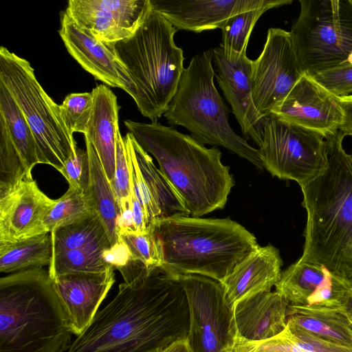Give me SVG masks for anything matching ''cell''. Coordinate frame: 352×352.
Listing matches in <instances>:
<instances>
[{
	"mask_svg": "<svg viewBox=\"0 0 352 352\" xmlns=\"http://www.w3.org/2000/svg\"><path fill=\"white\" fill-rule=\"evenodd\" d=\"M190 318L177 276L155 267L120 283L67 352H160L187 338Z\"/></svg>",
	"mask_w": 352,
	"mask_h": 352,
	"instance_id": "obj_1",
	"label": "cell"
},
{
	"mask_svg": "<svg viewBox=\"0 0 352 352\" xmlns=\"http://www.w3.org/2000/svg\"><path fill=\"white\" fill-rule=\"evenodd\" d=\"M341 131L325 138L327 163L300 186L306 210L303 252L299 259L352 278V157Z\"/></svg>",
	"mask_w": 352,
	"mask_h": 352,
	"instance_id": "obj_2",
	"label": "cell"
},
{
	"mask_svg": "<svg viewBox=\"0 0 352 352\" xmlns=\"http://www.w3.org/2000/svg\"><path fill=\"white\" fill-rule=\"evenodd\" d=\"M124 124L139 145L156 159L190 216L200 217L225 206L234 179L221 162L218 148H206L192 135L157 121L126 120Z\"/></svg>",
	"mask_w": 352,
	"mask_h": 352,
	"instance_id": "obj_3",
	"label": "cell"
},
{
	"mask_svg": "<svg viewBox=\"0 0 352 352\" xmlns=\"http://www.w3.org/2000/svg\"><path fill=\"white\" fill-rule=\"evenodd\" d=\"M72 334L48 271L1 278L0 352H65Z\"/></svg>",
	"mask_w": 352,
	"mask_h": 352,
	"instance_id": "obj_4",
	"label": "cell"
},
{
	"mask_svg": "<svg viewBox=\"0 0 352 352\" xmlns=\"http://www.w3.org/2000/svg\"><path fill=\"white\" fill-rule=\"evenodd\" d=\"M149 225L160 243V267L176 276L196 274L221 282L259 246L251 232L229 218L174 216Z\"/></svg>",
	"mask_w": 352,
	"mask_h": 352,
	"instance_id": "obj_5",
	"label": "cell"
},
{
	"mask_svg": "<svg viewBox=\"0 0 352 352\" xmlns=\"http://www.w3.org/2000/svg\"><path fill=\"white\" fill-rule=\"evenodd\" d=\"M177 30L152 8L131 36L114 43L133 83L130 96L152 122L166 111L185 69L183 50L174 41Z\"/></svg>",
	"mask_w": 352,
	"mask_h": 352,
	"instance_id": "obj_6",
	"label": "cell"
},
{
	"mask_svg": "<svg viewBox=\"0 0 352 352\" xmlns=\"http://www.w3.org/2000/svg\"><path fill=\"white\" fill-rule=\"evenodd\" d=\"M214 76L212 50L192 57L164 113L168 123L184 126L204 145L222 146L263 170L259 148L231 128L228 109L214 85Z\"/></svg>",
	"mask_w": 352,
	"mask_h": 352,
	"instance_id": "obj_7",
	"label": "cell"
},
{
	"mask_svg": "<svg viewBox=\"0 0 352 352\" xmlns=\"http://www.w3.org/2000/svg\"><path fill=\"white\" fill-rule=\"evenodd\" d=\"M0 82L20 108L34 135L41 164L60 171L77 145L60 115V105L37 80L29 61L0 47Z\"/></svg>",
	"mask_w": 352,
	"mask_h": 352,
	"instance_id": "obj_8",
	"label": "cell"
},
{
	"mask_svg": "<svg viewBox=\"0 0 352 352\" xmlns=\"http://www.w3.org/2000/svg\"><path fill=\"white\" fill-rule=\"evenodd\" d=\"M289 32L305 74L347 63L352 52V0H300Z\"/></svg>",
	"mask_w": 352,
	"mask_h": 352,
	"instance_id": "obj_9",
	"label": "cell"
},
{
	"mask_svg": "<svg viewBox=\"0 0 352 352\" xmlns=\"http://www.w3.org/2000/svg\"><path fill=\"white\" fill-rule=\"evenodd\" d=\"M315 131L280 120L265 118L259 147L264 168L280 179L299 186L317 176L327 163L326 142Z\"/></svg>",
	"mask_w": 352,
	"mask_h": 352,
	"instance_id": "obj_10",
	"label": "cell"
},
{
	"mask_svg": "<svg viewBox=\"0 0 352 352\" xmlns=\"http://www.w3.org/2000/svg\"><path fill=\"white\" fill-rule=\"evenodd\" d=\"M177 277L189 304L191 351L234 352L237 330L221 283L196 274Z\"/></svg>",
	"mask_w": 352,
	"mask_h": 352,
	"instance_id": "obj_11",
	"label": "cell"
},
{
	"mask_svg": "<svg viewBox=\"0 0 352 352\" xmlns=\"http://www.w3.org/2000/svg\"><path fill=\"white\" fill-rule=\"evenodd\" d=\"M304 74L290 32L270 28L262 52L253 60L252 93L258 113L263 118L271 115Z\"/></svg>",
	"mask_w": 352,
	"mask_h": 352,
	"instance_id": "obj_12",
	"label": "cell"
},
{
	"mask_svg": "<svg viewBox=\"0 0 352 352\" xmlns=\"http://www.w3.org/2000/svg\"><path fill=\"white\" fill-rule=\"evenodd\" d=\"M272 114L324 139L337 133L344 119L338 97L305 73Z\"/></svg>",
	"mask_w": 352,
	"mask_h": 352,
	"instance_id": "obj_13",
	"label": "cell"
},
{
	"mask_svg": "<svg viewBox=\"0 0 352 352\" xmlns=\"http://www.w3.org/2000/svg\"><path fill=\"white\" fill-rule=\"evenodd\" d=\"M351 287L352 278L298 259L282 272L275 291L291 305L344 308Z\"/></svg>",
	"mask_w": 352,
	"mask_h": 352,
	"instance_id": "obj_14",
	"label": "cell"
},
{
	"mask_svg": "<svg viewBox=\"0 0 352 352\" xmlns=\"http://www.w3.org/2000/svg\"><path fill=\"white\" fill-rule=\"evenodd\" d=\"M152 8L151 0H69L65 12L97 38L115 43L131 36Z\"/></svg>",
	"mask_w": 352,
	"mask_h": 352,
	"instance_id": "obj_15",
	"label": "cell"
},
{
	"mask_svg": "<svg viewBox=\"0 0 352 352\" xmlns=\"http://www.w3.org/2000/svg\"><path fill=\"white\" fill-rule=\"evenodd\" d=\"M212 50V62L217 82L231 106L244 135L261 146L265 118L256 111L252 93L253 60L246 52L226 51L221 45Z\"/></svg>",
	"mask_w": 352,
	"mask_h": 352,
	"instance_id": "obj_16",
	"label": "cell"
},
{
	"mask_svg": "<svg viewBox=\"0 0 352 352\" xmlns=\"http://www.w3.org/2000/svg\"><path fill=\"white\" fill-rule=\"evenodd\" d=\"M58 33L69 54L95 79L130 95L133 83L116 54L114 43L97 38L65 11L61 15Z\"/></svg>",
	"mask_w": 352,
	"mask_h": 352,
	"instance_id": "obj_17",
	"label": "cell"
},
{
	"mask_svg": "<svg viewBox=\"0 0 352 352\" xmlns=\"http://www.w3.org/2000/svg\"><path fill=\"white\" fill-rule=\"evenodd\" d=\"M177 30L196 33L223 27L231 16L264 7L291 4L292 0H151Z\"/></svg>",
	"mask_w": 352,
	"mask_h": 352,
	"instance_id": "obj_18",
	"label": "cell"
},
{
	"mask_svg": "<svg viewBox=\"0 0 352 352\" xmlns=\"http://www.w3.org/2000/svg\"><path fill=\"white\" fill-rule=\"evenodd\" d=\"M32 179L0 196V242H17L47 232L43 225L55 204Z\"/></svg>",
	"mask_w": 352,
	"mask_h": 352,
	"instance_id": "obj_19",
	"label": "cell"
},
{
	"mask_svg": "<svg viewBox=\"0 0 352 352\" xmlns=\"http://www.w3.org/2000/svg\"><path fill=\"white\" fill-rule=\"evenodd\" d=\"M114 269L100 273L69 274L52 278L72 334L80 336L89 325L115 283Z\"/></svg>",
	"mask_w": 352,
	"mask_h": 352,
	"instance_id": "obj_20",
	"label": "cell"
},
{
	"mask_svg": "<svg viewBox=\"0 0 352 352\" xmlns=\"http://www.w3.org/2000/svg\"><path fill=\"white\" fill-rule=\"evenodd\" d=\"M282 265L276 248L271 244L258 246L221 282L230 308L244 298L271 292L280 279Z\"/></svg>",
	"mask_w": 352,
	"mask_h": 352,
	"instance_id": "obj_21",
	"label": "cell"
},
{
	"mask_svg": "<svg viewBox=\"0 0 352 352\" xmlns=\"http://www.w3.org/2000/svg\"><path fill=\"white\" fill-rule=\"evenodd\" d=\"M288 302L276 291L244 298L232 308L238 336L248 341L272 338L287 327Z\"/></svg>",
	"mask_w": 352,
	"mask_h": 352,
	"instance_id": "obj_22",
	"label": "cell"
},
{
	"mask_svg": "<svg viewBox=\"0 0 352 352\" xmlns=\"http://www.w3.org/2000/svg\"><path fill=\"white\" fill-rule=\"evenodd\" d=\"M91 93L92 113L84 135L94 146L111 183L114 177L116 143L120 133V107L116 95L104 85H98Z\"/></svg>",
	"mask_w": 352,
	"mask_h": 352,
	"instance_id": "obj_23",
	"label": "cell"
},
{
	"mask_svg": "<svg viewBox=\"0 0 352 352\" xmlns=\"http://www.w3.org/2000/svg\"><path fill=\"white\" fill-rule=\"evenodd\" d=\"M287 321L325 340L352 348V314L344 307L288 305Z\"/></svg>",
	"mask_w": 352,
	"mask_h": 352,
	"instance_id": "obj_24",
	"label": "cell"
},
{
	"mask_svg": "<svg viewBox=\"0 0 352 352\" xmlns=\"http://www.w3.org/2000/svg\"><path fill=\"white\" fill-rule=\"evenodd\" d=\"M129 142L146 187L157 206L161 219L174 216H190L170 182L157 168L153 159L127 133L124 137Z\"/></svg>",
	"mask_w": 352,
	"mask_h": 352,
	"instance_id": "obj_25",
	"label": "cell"
},
{
	"mask_svg": "<svg viewBox=\"0 0 352 352\" xmlns=\"http://www.w3.org/2000/svg\"><path fill=\"white\" fill-rule=\"evenodd\" d=\"M85 142L89 164V192L111 247L120 241L118 232L119 206L94 146L86 138Z\"/></svg>",
	"mask_w": 352,
	"mask_h": 352,
	"instance_id": "obj_26",
	"label": "cell"
},
{
	"mask_svg": "<svg viewBox=\"0 0 352 352\" xmlns=\"http://www.w3.org/2000/svg\"><path fill=\"white\" fill-rule=\"evenodd\" d=\"M0 124L6 129L32 176V168L41 164L38 145L27 120L6 86L0 82Z\"/></svg>",
	"mask_w": 352,
	"mask_h": 352,
	"instance_id": "obj_27",
	"label": "cell"
},
{
	"mask_svg": "<svg viewBox=\"0 0 352 352\" xmlns=\"http://www.w3.org/2000/svg\"><path fill=\"white\" fill-rule=\"evenodd\" d=\"M52 254L50 232L14 243L0 242V272L15 273L50 265Z\"/></svg>",
	"mask_w": 352,
	"mask_h": 352,
	"instance_id": "obj_28",
	"label": "cell"
},
{
	"mask_svg": "<svg viewBox=\"0 0 352 352\" xmlns=\"http://www.w3.org/2000/svg\"><path fill=\"white\" fill-rule=\"evenodd\" d=\"M52 256L63 252L97 245H110L105 229L96 213L81 221L50 232Z\"/></svg>",
	"mask_w": 352,
	"mask_h": 352,
	"instance_id": "obj_29",
	"label": "cell"
},
{
	"mask_svg": "<svg viewBox=\"0 0 352 352\" xmlns=\"http://www.w3.org/2000/svg\"><path fill=\"white\" fill-rule=\"evenodd\" d=\"M89 192L69 186L49 212L43 225L47 232L81 221L96 214ZM97 214V213H96Z\"/></svg>",
	"mask_w": 352,
	"mask_h": 352,
	"instance_id": "obj_30",
	"label": "cell"
},
{
	"mask_svg": "<svg viewBox=\"0 0 352 352\" xmlns=\"http://www.w3.org/2000/svg\"><path fill=\"white\" fill-rule=\"evenodd\" d=\"M110 245H97L63 252L52 256L48 272L51 278L78 273H100L111 267L103 254Z\"/></svg>",
	"mask_w": 352,
	"mask_h": 352,
	"instance_id": "obj_31",
	"label": "cell"
},
{
	"mask_svg": "<svg viewBox=\"0 0 352 352\" xmlns=\"http://www.w3.org/2000/svg\"><path fill=\"white\" fill-rule=\"evenodd\" d=\"M272 7L245 11L229 18L221 28V46L228 52L236 54L246 52L252 30L258 19Z\"/></svg>",
	"mask_w": 352,
	"mask_h": 352,
	"instance_id": "obj_32",
	"label": "cell"
},
{
	"mask_svg": "<svg viewBox=\"0 0 352 352\" xmlns=\"http://www.w3.org/2000/svg\"><path fill=\"white\" fill-rule=\"evenodd\" d=\"M28 175L24 162L5 128L0 124V196Z\"/></svg>",
	"mask_w": 352,
	"mask_h": 352,
	"instance_id": "obj_33",
	"label": "cell"
},
{
	"mask_svg": "<svg viewBox=\"0 0 352 352\" xmlns=\"http://www.w3.org/2000/svg\"><path fill=\"white\" fill-rule=\"evenodd\" d=\"M119 238L126 245L131 258L148 268L161 267L162 254L159 239L151 225L144 232L121 231Z\"/></svg>",
	"mask_w": 352,
	"mask_h": 352,
	"instance_id": "obj_34",
	"label": "cell"
},
{
	"mask_svg": "<svg viewBox=\"0 0 352 352\" xmlns=\"http://www.w3.org/2000/svg\"><path fill=\"white\" fill-rule=\"evenodd\" d=\"M93 108L91 92L72 93L67 95L60 105V115L69 133L85 134Z\"/></svg>",
	"mask_w": 352,
	"mask_h": 352,
	"instance_id": "obj_35",
	"label": "cell"
},
{
	"mask_svg": "<svg viewBox=\"0 0 352 352\" xmlns=\"http://www.w3.org/2000/svg\"><path fill=\"white\" fill-rule=\"evenodd\" d=\"M110 185L118 205L129 199L131 185L128 157L120 132L118 133L116 143L114 177Z\"/></svg>",
	"mask_w": 352,
	"mask_h": 352,
	"instance_id": "obj_36",
	"label": "cell"
},
{
	"mask_svg": "<svg viewBox=\"0 0 352 352\" xmlns=\"http://www.w3.org/2000/svg\"><path fill=\"white\" fill-rule=\"evenodd\" d=\"M312 77L337 97L352 94V65L348 63L318 72Z\"/></svg>",
	"mask_w": 352,
	"mask_h": 352,
	"instance_id": "obj_37",
	"label": "cell"
},
{
	"mask_svg": "<svg viewBox=\"0 0 352 352\" xmlns=\"http://www.w3.org/2000/svg\"><path fill=\"white\" fill-rule=\"evenodd\" d=\"M59 172L68 182L69 186L89 192V164L86 150L77 146L75 154L66 162Z\"/></svg>",
	"mask_w": 352,
	"mask_h": 352,
	"instance_id": "obj_38",
	"label": "cell"
},
{
	"mask_svg": "<svg viewBox=\"0 0 352 352\" xmlns=\"http://www.w3.org/2000/svg\"><path fill=\"white\" fill-rule=\"evenodd\" d=\"M338 99L344 114V122L339 131L345 136H352V94L338 97Z\"/></svg>",
	"mask_w": 352,
	"mask_h": 352,
	"instance_id": "obj_39",
	"label": "cell"
},
{
	"mask_svg": "<svg viewBox=\"0 0 352 352\" xmlns=\"http://www.w3.org/2000/svg\"><path fill=\"white\" fill-rule=\"evenodd\" d=\"M160 352H192L187 339L184 338L172 343Z\"/></svg>",
	"mask_w": 352,
	"mask_h": 352,
	"instance_id": "obj_40",
	"label": "cell"
},
{
	"mask_svg": "<svg viewBox=\"0 0 352 352\" xmlns=\"http://www.w3.org/2000/svg\"><path fill=\"white\" fill-rule=\"evenodd\" d=\"M344 308L352 314V287L348 296L346 302L344 305Z\"/></svg>",
	"mask_w": 352,
	"mask_h": 352,
	"instance_id": "obj_41",
	"label": "cell"
},
{
	"mask_svg": "<svg viewBox=\"0 0 352 352\" xmlns=\"http://www.w3.org/2000/svg\"><path fill=\"white\" fill-rule=\"evenodd\" d=\"M346 61H347L348 63L352 65V52H351V54L348 56V58H347Z\"/></svg>",
	"mask_w": 352,
	"mask_h": 352,
	"instance_id": "obj_42",
	"label": "cell"
},
{
	"mask_svg": "<svg viewBox=\"0 0 352 352\" xmlns=\"http://www.w3.org/2000/svg\"><path fill=\"white\" fill-rule=\"evenodd\" d=\"M350 155H351V157H352V150H351V154H350Z\"/></svg>",
	"mask_w": 352,
	"mask_h": 352,
	"instance_id": "obj_43",
	"label": "cell"
}]
</instances>
